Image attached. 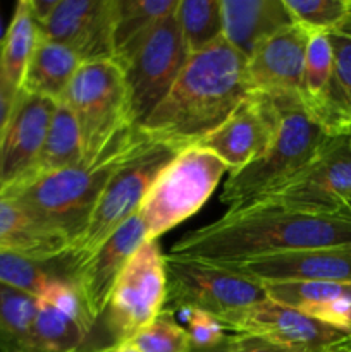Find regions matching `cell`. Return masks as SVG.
Listing matches in <instances>:
<instances>
[{"label": "cell", "mask_w": 351, "mask_h": 352, "mask_svg": "<svg viewBox=\"0 0 351 352\" xmlns=\"http://www.w3.org/2000/svg\"><path fill=\"white\" fill-rule=\"evenodd\" d=\"M95 327L72 280H57L38 298L26 352H79L109 347L96 339Z\"/></svg>", "instance_id": "13"}, {"label": "cell", "mask_w": 351, "mask_h": 352, "mask_svg": "<svg viewBox=\"0 0 351 352\" xmlns=\"http://www.w3.org/2000/svg\"><path fill=\"white\" fill-rule=\"evenodd\" d=\"M0 41H2V33H0Z\"/></svg>", "instance_id": "42"}, {"label": "cell", "mask_w": 351, "mask_h": 352, "mask_svg": "<svg viewBox=\"0 0 351 352\" xmlns=\"http://www.w3.org/2000/svg\"><path fill=\"white\" fill-rule=\"evenodd\" d=\"M71 258L57 260H33L17 254L0 253V284L19 289L28 294L40 298L57 280H71Z\"/></svg>", "instance_id": "26"}, {"label": "cell", "mask_w": 351, "mask_h": 352, "mask_svg": "<svg viewBox=\"0 0 351 352\" xmlns=\"http://www.w3.org/2000/svg\"><path fill=\"white\" fill-rule=\"evenodd\" d=\"M292 23L308 33H330L351 12V0H284Z\"/></svg>", "instance_id": "31"}, {"label": "cell", "mask_w": 351, "mask_h": 352, "mask_svg": "<svg viewBox=\"0 0 351 352\" xmlns=\"http://www.w3.org/2000/svg\"><path fill=\"white\" fill-rule=\"evenodd\" d=\"M329 352H351V333L346 337V339L337 342Z\"/></svg>", "instance_id": "37"}, {"label": "cell", "mask_w": 351, "mask_h": 352, "mask_svg": "<svg viewBox=\"0 0 351 352\" xmlns=\"http://www.w3.org/2000/svg\"><path fill=\"white\" fill-rule=\"evenodd\" d=\"M181 315L184 316V329L188 332L191 349H213V347L222 346L227 340V329L217 316L205 311H196V309L181 311Z\"/></svg>", "instance_id": "33"}, {"label": "cell", "mask_w": 351, "mask_h": 352, "mask_svg": "<svg viewBox=\"0 0 351 352\" xmlns=\"http://www.w3.org/2000/svg\"><path fill=\"white\" fill-rule=\"evenodd\" d=\"M179 151L147 136L133 148L107 182L85 234L72 246L69 258L72 272L85 261L117 227L136 215L157 175L171 164ZM72 280V278H71Z\"/></svg>", "instance_id": "6"}, {"label": "cell", "mask_w": 351, "mask_h": 352, "mask_svg": "<svg viewBox=\"0 0 351 352\" xmlns=\"http://www.w3.org/2000/svg\"><path fill=\"white\" fill-rule=\"evenodd\" d=\"M339 246H351V213H306L255 201L184 234L169 254L231 267L286 251Z\"/></svg>", "instance_id": "1"}, {"label": "cell", "mask_w": 351, "mask_h": 352, "mask_svg": "<svg viewBox=\"0 0 351 352\" xmlns=\"http://www.w3.org/2000/svg\"><path fill=\"white\" fill-rule=\"evenodd\" d=\"M112 352H140V351H138L133 344L127 342V344H120V346L114 347Z\"/></svg>", "instance_id": "38"}, {"label": "cell", "mask_w": 351, "mask_h": 352, "mask_svg": "<svg viewBox=\"0 0 351 352\" xmlns=\"http://www.w3.org/2000/svg\"><path fill=\"white\" fill-rule=\"evenodd\" d=\"M246 62L224 38L189 55L169 95L140 131L178 151L198 144L251 93Z\"/></svg>", "instance_id": "2"}, {"label": "cell", "mask_w": 351, "mask_h": 352, "mask_svg": "<svg viewBox=\"0 0 351 352\" xmlns=\"http://www.w3.org/2000/svg\"><path fill=\"white\" fill-rule=\"evenodd\" d=\"M336 346V344H334ZM332 346V347H334ZM332 347L323 352H329ZM226 352H312L298 347L286 346V344L275 342L267 337L255 336V333H231L227 337V351Z\"/></svg>", "instance_id": "34"}, {"label": "cell", "mask_w": 351, "mask_h": 352, "mask_svg": "<svg viewBox=\"0 0 351 352\" xmlns=\"http://www.w3.org/2000/svg\"><path fill=\"white\" fill-rule=\"evenodd\" d=\"M351 198V136H329L299 172L258 201L306 213H346ZM255 203V201H251Z\"/></svg>", "instance_id": "11"}, {"label": "cell", "mask_w": 351, "mask_h": 352, "mask_svg": "<svg viewBox=\"0 0 351 352\" xmlns=\"http://www.w3.org/2000/svg\"><path fill=\"white\" fill-rule=\"evenodd\" d=\"M38 298L0 284V352H26Z\"/></svg>", "instance_id": "28"}, {"label": "cell", "mask_w": 351, "mask_h": 352, "mask_svg": "<svg viewBox=\"0 0 351 352\" xmlns=\"http://www.w3.org/2000/svg\"><path fill=\"white\" fill-rule=\"evenodd\" d=\"M222 36L244 58L267 38L292 24L284 0H220Z\"/></svg>", "instance_id": "20"}, {"label": "cell", "mask_w": 351, "mask_h": 352, "mask_svg": "<svg viewBox=\"0 0 351 352\" xmlns=\"http://www.w3.org/2000/svg\"><path fill=\"white\" fill-rule=\"evenodd\" d=\"M308 36L305 28L292 23L267 38L246 62L251 91L301 96Z\"/></svg>", "instance_id": "18"}, {"label": "cell", "mask_w": 351, "mask_h": 352, "mask_svg": "<svg viewBox=\"0 0 351 352\" xmlns=\"http://www.w3.org/2000/svg\"><path fill=\"white\" fill-rule=\"evenodd\" d=\"M62 102L79 126L85 162H93L120 131L133 126L124 72L114 60L81 64Z\"/></svg>", "instance_id": "8"}, {"label": "cell", "mask_w": 351, "mask_h": 352, "mask_svg": "<svg viewBox=\"0 0 351 352\" xmlns=\"http://www.w3.org/2000/svg\"><path fill=\"white\" fill-rule=\"evenodd\" d=\"M229 337V336H227ZM227 351V340L222 344V346L219 347H213V349H205V351H196V349H191V352H226Z\"/></svg>", "instance_id": "39"}, {"label": "cell", "mask_w": 351, "mask_h": 352, "mask_svg": "<svg viewBox=\"0 0 351 352\" xmlns=\"http://www.w3.org/2000/svg\"><path fill=\"white\" fill-rule=\"evenodd\" d=\"M17 95H19V89L10 85L2 69V41H0V133H2L10 113H12Z\"/></svg>", "instance_id": "35"}, {"label": "cell", "mask_w": 351, "mask_h": 352, "mask_svg": "<svg viewBox=\"0 0 351 352\" xmlns=\"http://www.w3.org/2000/svg\"><path fill=\"white\" fill-rule=\"evenodd\" d=\"M227 172L220 158L198 144L179 151L157 175L138 210L147 241H157L195 215Z\"/></svg>", "instance_id": "5"}, {"label": "cell", "mask_w": 351, "mask_h": 352, "mask_svg": "<svg viewBox=\"0 0 351 352\" xmlns=\"http://www.w3.org/2000/svg\"><path fill=\"white\" fill-rule=\"evenodd\" d=\"M178 3L179 0H116L114 62L123 67L151 30L178 9Z\"/></svg>", "instance_id": "25"}, {"label": "cell", "mask_w": 351, "mask_h": 352, "mask_svg": "<svg viewBox=\"0 0 351 352\" xmlns=\"http://www.w3.org/2000/svg\"><path fill=\"white\" fill-rule=\"evenodd\" d=\"M334 72V52L329 33H310L305 52L301 100L306 109L317 105L326 95Z\"/></svg>", "instance_id": "30"}, {"label": "cell", "mask_w": 351, "mask_h": 352, "mask_svg": "<svg viewBox=\"0 0 351 352\" xmlns=\"http://www.w3.org/2000/svg\"><path fill=\"white\" fill-rule=\"evenodd\" d=\"M279 119L275 100L265 93L251 91L198 146L220 158L233 174L268 150L277 133Z\"/></svg>", "instance_id": "12"}, {"label": "cell", "mask_w": 351, "mask_h": 352, "mask_svg": "<svg viewBox=\"0 0 351 352\" xmlns=\"http://www.w3.org/2000/svg\"><path fill=\"white\" fill-rule=\"evenodd\" d=\"M219 320L234 333H255L312 352H323L351 333L268 298Z\"/></svg>", "instance_id": "14"}, {"label": "cell", "mask_w": 351, "mask_h": 352, "mask_svg": "<svg viewBox=\"0 0 351 352\" xmlns=\"http://www.w3.org/2000/svg\"><path fill=\"white\" fill-rule=\"evenodd\" d=\"M270 96L281 113L277 133L262 157L229 174L220 192V203L229 208L258 201L291 181L315 158L329 138L319 120L306 110L301 96Z\"/></svg>", "instance_id": "4"}, {"label": "cell", "mask_w": 351, "mask_h": 352, "mask_svg": "<svg viewBox=\"0 0 351 352\" xmlns=\"http://www.w3.org/2000/svg\"><path fill=\"white\" fill-rule=\"evenodd\" d=\"M114 347H96V349H85L79 352H112Z\"/></svg>", "instance_id": "40"}, {"label": "cell", "mask_w": 351, "mask_h": 352, "mask_svg": "<svg viewBox=\"0 0 351 352\" xmlns=\"http://www.w3.org/2000/svg\"><path fill=\"white\" fill-rule=\"evenodd\" d=\"M129 344L140 352H191L188 332L169 311H162L160 316L140 330Z\"/></svg>", "instance_id": "32"}, {"label": "cell", "mask_w": 351, "mask_h": 352, "mask_svg": "<svg viewBox=\"0 0 351 352\" xmlns=\"http://www.w3.org/2000/svg\"><path fill=\"white\" fill-rule=\"evenodd\" d=\"M167 298L164 311H205L222 318L267 299L260 282L233 268L191 258L165 254Z\"/></svg>", "instance_id": "9"}, {"label": "cell", "mask_w": 351, "mask_h": 352, "mask_svg": "<svg viewBox=\"0 0 351 352\" xmlns=\"http://www.w3.org/2000/svg\"><path fill=\"white\" fill-rule=\"evenodd\" d=\"M268 299L351 332V282H267Z\"/></svg>", "instance_id": "22"}, {"label": "cell", "mask_w": 351, "mask_h": 352, "mask_svg": "<svg viewBox=\"0 0 351 352\" xmlns=\"http://www.w3.org/2000/svg\"><path fill=\"white\" fill-rule=\"evenodd\" d=\"M40 38V24L31 12L30 0H21L2 38V69L16 89H21L24 72Z\"/></svg>", "instance_id": "27"}, {"label": "cell", "mask_w": 351, "mask_h": 352, "mask_svg": "<svg viewBox=\"0 0 351 352\" xmlns=\"http://www.w3.org/2000/svg\"><path fill=\"white\" fill-rule=\"evenodd\" d=\"M83 162H85V150H83L81 133L76 117L64 102H58L36 162L26 179L17 186L26 184L43 175L55 174L64 168L76 167Z\"/></svg>", "instance_id": "24"}, {"label": "cell", "mask_w": 351, "mask_h": 352, "mask_svg": "<svg viewBox=\"0 0 351 352\" xmlns=\"http://www.w3.org/2000/svg\"><path fill=\"white\" fill-rule=\"evenodd\" d=\"M57 2L58 0H30L31 12H33L34 19L38 21L40 26L50 17V14L54 12V9L57 7Z\"/></svg>", "instance_id": "36"}, {"label": "cell", "mask_w": 351, "mask_h": 352, "mask_svg": "<svg viewBox=\"0 0 351 352\" xmlns=\"http://www.w3.org/2000/svg\"><path fill=\"white\" fill-rule=\"evenodd\" d=\"M344 212H346V213H351V198L348 199V203H346V208H344Z\"/></svg>", "instance_id": "41"}, {"label": "cell", "mask_w": 351, "mask_h": 352, "mask_svg": "<svg viewBox=\"0 0 351 352\" xmlns=\"http://www.w3.org/2000/svg\"><path fill=\"white\" fill-rule=\"evenodd\" d=\"M0 253L57 260L71 253V243L17 201L0 196Z\"/></svg>", "instance_id": "21"}, {"label": "cell", "mask_w": 351, "mask_h": 352, "mask_svg": "<svg viewBox=\"0 0 351 352\" xmlns=\"http://www.w3.org/2000/svg\"><path fill=\"white\" fill-rule=\"evenodd\" d=\"M147 243V230L140 215H133L117 227L85 261L72 272V284L93 322L102 318L110 292L124 267L138 248Z\"/></svg>", "instance_id": "17"}, {"label": "cell", "mask_w": 351, "mask_h": 352, "mask_svg": "<svg viewBox=\"0 0 351 352\" xmlns=\"http://www.w3.org/2000/svg\"><path fill=\"white\" fill-rule=\"evenodd\" d=\"M176 17L189 55L224 38L220 0H179Z\"/></svg>", "instance_id": "29"}, {"label": "cell", "mask_w": 351, "mask_h": 352, "mask_svg": "<svg viewBox=\"0 0 351 352\" xmlns=\"http://www.w3.org/2000/svg\"><path fill=\"white\" fill-rule=\"evenodd\" d=\"M57 102L19 89L0 133V196L26 179L36 162Z\"/></svg>", "instance_id": "16"}, {"label": "cell", "mask_w": 351, "mask_h": 352, "mask_svg": "<svg viewBox=\"0 0 351 352\" xmlns=\"http://www.w3.org/2000/svg\"><path fill=\"white\" fill-rule=\"evenodd\" d=\"M81 64V58L64 43L41 36L24 72L21 89L62 102Z\"/></svg>", "instance_id": "23"}, {"label": "cell", "mask_w": 351, "mask_h": 352, "mask_svg": "<svg viewBox=\"0 0 351 352\" xmlns=\"http://www.w3.org/2000/svg\"><path fill=\"white\" fill-rule=\"evenodd\" d=\"M143 138L138 127H127L112 138L93 162L43 175L2 196L17 201L41 222L64 234L72 250L85 234L107 182Z\"/></svg>", "instance_id": "3"}, {"label": "cell", "mask_w": 351, "mask_h": 352, "mask_svg": "<svg viewBox=\"0 0 351 352\" xmlns=\"http://www.w3.org/2000/svg\"><path fill=\"white\" fill-rule=\"evenodd\" d=\"M116 0H58L40 26L41 36L64 43L83 64L114 60Z\"/></svg>", "instance_id": "15"}, {"label": "cell", "mask_w": 351, "mask_h": 352, "mask_svg": "<svg viewBox=\"0 0 351 352\" xmlns=\"http://www.w3.org/2000/svg\"><path fill=\"white\" fill-rule=\"evenodd\" d=\"M260 284L267 282H351V246L313 248L268 254L231 265Z\"/></svg>", "instance_id": "19"}, {"label": "cell", "mask_w": 351, "mask_h": 352, "mask_svg": "<svg viewBox=\"0 0 351 352\" xmlns=\"http://www.w3.org/2000/svg\"><path fill=\"white\" fill-rule=\"evenodd\" d=\"M188 58L189 52L174 10L151 30L120 67L126 81L129 119L134 127L140 129L164 102Z\"/></svg>", "instance_id": "10"}, {"label": "cell", "mask_w": 351, "mask_h": 352, "mask_svg": "<svg viewBox=\"0 0 351 352\" xmlns=\"http://www.w3.org/2000/svg\"><path fill=\"white\" fill-rule=\"evenodd\" d=\"M167 298L165 254L157 241H147L117 278L96 333L112 347L127 344L164 311Z\"/></svg>", "instance_id": "7"}]
</instances>
